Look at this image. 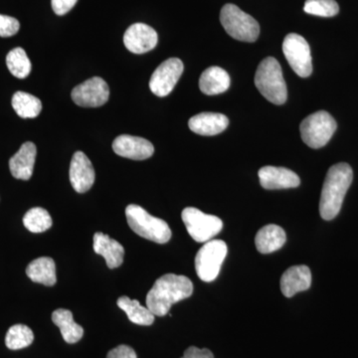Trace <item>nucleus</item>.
I'll use <instances>...</instances> for the list:
<instances>
[{
    "label": "nucleus",
    "mask_w": 358,
    "mask_h": 358,
    "mask_svg": "<svg viewBox=\"0 0 358 358\" xmlns=\"http://www.w3.org/2000/svg\"><path fill=\"white\" fill-rule=\"evenodd\" d=\"M229 120L225 115L217 113H201L192 117L188 127L193 133L200 136H216L227 129Z\"/></svg>",
    "instance_id": "obj_18"
},
{
    "label": "nucleus",
    "mask_w": 358,
    "mask_h": 358,
    "mask_svg": "<svg viewBox=\"0 0 358 358\" xmlns=\"http://www.w3.org/2000/svg\"><path fill=\"white\" fill-rule=\"evenodd\" d=\"M20 23L16 18L0 14V37L7 38L20 31Z\"/></svg>",
    "instance_id": "obj_30"
},
{
    "label": "nucleus",
    "mask_w": 358,
    "mask_h": 358,
    "mask_svg": "<svg viewBox=\"0 0 358 358\" xmlns=\"http://www.w3.org/2000/svg\"><path fill=\"white\" fill-rule=\"evenodd\" d=\"M36 145L31 141L23 143L20 150L9 160V169L14 178L29 180L36 159Z\"/></svg>",
    "instance_id": "obj_17"
},
{
    "label": "nucleus",
    "mask_w": 358,
    "mask_h": 358,
    "mask_svg": "<svg viewBox=\"0 0 358 358\" xmlns=\"http://www.w3.org/2000/svg\"><path fill=\"white\" fill-rule=\"evenodd\" d=\"M192 282L185 275L166 274L155 281L147 296V308L155 315L164 317L171 306L192 296Z\"/></svg>",
    "instance_id": "obj_1"
},
{
    "label": "nucleus",
    "mask_w": 358,
    "mask_h": 358,
    "mask_svg": "<svg viewBox=\"0 0 358 358\" xmlns=\"http://www.w3.org/2000/svg\"><path fill=\"white\" fill-rule=\"evenodd\" d=\"M282 52L292 69L298 76H310L313 72L312 55L307 40L301 35L291 33L285 37Z\"/></svg>",
    "instance_id": "obj_9"
},
{
    "label": "nucleus",
    "mask_w": 358,
    "mask_h": 358,
    "mask_svg": "<svg viewBox=\"0 0 358 358\" xmlns=\"http://www.w3.org/2000/svg\"><path fill=\"white\" fill-rule=\"evenodd\" d=\"M230 76L220 67L207 68L199 79V88L205 95L213 96L222 94L229 89Z\"/></svg>",
    "instance_id": "obj_20"
},
{
    "label": "nucleus",
    "mask_w": 358,
    "mask_h": 358,
    "mask_svg": "<svg viewBox=\"0 0 358 358\" xmlns=\"http://www.w3.org/2000/svg\"><path fill=\"white\" fill-rule=\"evenodd\" d=\"M312 285V273L306 265L294 266L282 274L280 286L286 298H292L300 292L307 291Z\"/></svg>",
    "instance_id": "obj_16"
},
{
    "label": "nucleus",
    "mask_w": 358,
    "mask_h": 358,
    "mask_svg": "<svg viewBox=\"0 0 358 358\" xmlns=\"http://www.w3.org/2000/svg\"><path fill=\"white\" fill-rule=\"evenodd\" d=\"M286 241L284 229L275 224H270L259 230L255 237L257 250L262 254L278 251L284 246Z\"/></svg>",
    "instance_id": "obj_21"
},
{
    "label": "nucleus",
    "mask_w": 358,
    "mask_h": 358,
    "mask_svg": "<svg viewBox=\"0 0 358 358\" xmlns=\"http://www.w3.org/2000/svg\"><path fill=\"white\" fill-rule=\"evenodd\" d=\"M159 42L154 28L145 23H134L129 26L124 35V43L131 53L143 54L152 50Z\"/></svg>",
    "instance_id": "obj_12"
},
{
    "label": "nucleus",
    "mask_w": 358,
    "mask_h": 358,
    "mask_svg": "<svg viewBox=\"0 0 358 358\" xmlns=\"http://www.w3.org/2000/svg\"><path fill=\"white\" fill-rule=\"evenodd\" d=\"M220 21L226 32L239 41L255 42L260 34L259 23L234 4L222 7Z\"/></svg>",
    "instance_id": "obj_5"
},
{
    "label": "nucleus",
    "mask_w": 358,
    "mask_h": 358,
    "mask_svg": "<svg viewBox=\"0 0 358 358\" xmlns=\"http://www.w3.org/2000/svg\"><path fill=\"white\" fill-rule=\"evenodd\" d=\"M71 96L80 107H101L109 100L110 89L102 78L94 77L75 87Z\"/></svg>",
    "instance_id": "obj_10"
},
{
    "label": "nucleus",
    "mask_w": 358,
    "mask_h": 358,
    "mask_svg": "<svg viewBox=\"0 0 358 358\" xmlns=\"http://www.w3.org/2000/svg\"><path fill=\"white\" fill-rule=\"evenodd\" d=\"M306 13L322 17H333L338 13V2L334 0H307L303 6Z\"/></svg>",
    "instance_id": "obj_29"
},
{
    "label": "nucleus",
    "mask_w": 358,
    "mask_h": 358,
    "mask_svg": "<svg viewBox=\"0 0 358 358\" xmlns=\"http://www.w3.org/2000/svg\"><path fill=\"white\" fill-rule=\"evenodd\" d=\"M94 251L103 256L108 268H117L124 262V249L121 243L102 232L94 235Z\"/></svg>",
    "instance_id": "obj_19"
},
{
    "label": "nucleus",
    "mask_w": 358,
    "mask_h": 358,
    "mask_svg": "<svg viewBox=\"0 0 358 358\" xmlns=\"http://www.w3.org/2000/svg\"><path fill=\"white\" fill-rule=\"evenodd\" d=\"M34 341L31 329L24 324H14L7 331L6 345L9 350H18L27 348Z\"/></svg>",
    "instance_id": "obj_27"
},
{
    "label": "nucleus",
    "mask_w": 358,
    "mask_h": 358,
    "mask_svg": "<svg viewBox=\"0 0 358 358\" xmlns=\"http://www.w3.org/2000/svg\"><path fill=\"white\" fill-rule=\"evenodd\" d=\"M70 182L78 193L89 192L95 182L96 174L91 160L82 152H75L70 164Z\"/></svg>",
    "instance_id": "obj_13"
},
{
    "label": "nucleus",
    "mask_w": 358,
    "mask_h": 358,
    "mask_svg": "<svg viewBox=\"0 0 358 358\" xmlns=\"http://www.w3.org/2000/svg\"><path fill=\"white\" fill-rule=\"evenodd\" d=\"M11 103L16 114L22 119H34L38 117L42 110L41 101L25 92H16Z\"/></svg>",
    "instance_id": "obj_25"
},
{
    "label": "nucleus",
    "mask_w": 358,
    "mask_h": 358,
    "mask_svg": "<svg viewBox=\"0 0 358 358\" xmlns=\"http://www.w3.org/2000/svg\"><path fill=\"white\" fill-rule=\"evenodd\" d=\"M78 0H51L52 9L57 15H65L76 6Z\"/></svg>",
    "instance_id": "obj_31"
},
{
    "label": "nucleus",
    "mask_w": 358,
    "mask_h": 358,
    "mask_svg": "<svg viewBox=\"0 0 358 358\" xmlns=\"http://www.w3.org/2000/svg\"><path fill=\"white\" fill-rule=\"evenodd\" d=\"M107 358H138V357L131 346L122 345L110 350Z\"/></svg>",
    "instance_id": "obj_32"
},
{
    "label": "nucleus",
    "mask_w": 358,
    "mask_h": 358,
    "mask_svg": "<svg viewBox=\"0 0 358 358\" xmlns=\"http://www.w3.org/2000/svg\"><path fill=\"white\" fill-rule=\"evenodd\" d=\"M258 176L260 185L268 190L296 188L301 185L298 174L285 167L264 166Z\"/></svg>",
    "instance_id": "obj_15"
},
{
    "label": "nucleus",
    "mask_w": 358,
    "mask_h": 358,
    "mask_svg": "<svg viewBox=\"0 0 358 358\" xmlns=\"http://www.w3.org/2000/svg\"><path fill=\"white\" fill-rule=\"evenodd\" d=\"M181 358H214L213 353L207 348L200 350L195 346H190L185 350V355Z\"/></svg>",
    "instance_id": "obj_33"
},
{
    "label": "nucleus",
    "mask_w": 358,
    "mask_h": 358,
    "mask_svg": "<svg viewBox=\"0 0 358 358\" xmlns=\"http://www.w3.org/2000/svg\"><path fill=\"white\" fill-rule=\"evenodd\" d=\"M188 234L199 243H206L222 230L223 222L217 216L209 215L194 207H187L181 213Z\"/></svg>",
    "instance_id": "obj_8"
},
{
    "label": "nucleus",
    "mask_w": 358,
    "mask_h": 358,
    "mask_svg": "<svg viewBox=\"0 0 358 358\" xmlns=\"http://www.w3.org/2000/svg\"><path fill=\"white\" fill-rule=\"evenodd\" d=\"M352 179V169L345 162L329 169L320 195V213L322 219L331 221L338 215Z\"/></svg>",
    "instance_id": "obj_2"
},
{
    "label": "nucleus",
    "mask_w": 358,
    "mask_h": 358,
    "mask_svg": "<svg viewBox=\"0 0 358 358\" xmlns=\"http://www.w3.org/2000/svg\"><path fill=\"white\" fill-rule=\"evenodd\" d=\"M6 65L9 72L18 79H25L31 72V62L24 49L20 47L13 49L7 54Z\"/></svg>",
    "instance_id": "obj_26"
},
{
    "label": "nucleus",
    "mask_w": 358,
    "mask_h": 358,
    "mask_svg": "<svg viewBox=\"0 0 358 358\" xmlns=\"http://www.w3.org/2000/svg\"><path fill=\"white\" fill-rule=\"evenodd\" d=\"M23 224L25 228L32 233L45 232L52 227V218L50 214L41 207H34L26 212L23 217Z\"/></svg>",
    "instance_id": "obj_28"
},
{
    "label": "nucleus",
    "mask_w": 358,
    "mask_h": 358,
    "mask_svg": "<svg viewBox=\"0 0 358 358\" xmlns=\"http://www.w3.org/2000/svg\"><path fill=\"white\" fill-rule=\"evenodd\" d=\"M52 322L60 329L63 338L67 343L73 345L83 338V327L73 319V313L65 308H58L52 313Z\"/></svg>",
    "instance_id": "obj_23"
},
{
    "label": "nucleus",
    "mask_w": 358,
    "mask_h": 358,
    "mask_svg": "<svg viewBox=\"0 0 358 358\" xmlns=\"http://www.w3.org/2000/svg\"><path fill=\"white\" fill-rule=\"evenodd\" d=\"M257 89L275 105H282L287 101L288 91L282 76L281 65L273 57L264 59L258 66L255 75Z\"/></svg>",
    "instance_id": "obj_3"
},
{
    "label": "nucleus",
    "mask_w": 358,
    "mask_h": 358,
    "mask_svg": "<svg viewBox=\"0 0 358 358\" xmlns=\"http://www.w3.org/2000/svg\"><path fill=\"white\" fill-rule=\"evenodd\" d=\"M26 275L32 282L45 286L52 287L57 282L55 262L49 257H41L32 261L26 268Z\"/></svg>",
    "instance_id": "obj_22"
},
{
    "label": "nucleus",
    "mask_w": 358,
    "mask_h": 358,
    "mask_svg": "<svg viewBox=\"0 0 358 358\" xmlns=\"http://www.w3.org/2000/svg\"><path fill=\"white\" fill-rule=\"evenodd\" d=\"M336 120L326 110H319L315 114L308 115L300 126L301 140L308 147L320 148L324 147L334 131H336Z\"/></svg>",
    "instance_id": "obj_6"
},
{
    "label": "nucleus",
    "mask_w": 358,
    "mask_h": 358,
    "mask_svg": "<svg viewBox=\"0 0 358 358\" xmlns=\"http://www.w3.org/2000/svg\"><path fill=\"white\" fill-rule=\"evenodd\" d=\"M227 252V245L222 240L206 242L195 257V268L199 279L207 282L214 281L218 277Z\"/></svg>",
    "instance_id": "obj_7"
},
{
    "label": "nucleus",
    "mask_w": 358,
    "mask_h": 358,
    "mask_svg": "<svg viewBox=\"0 0 358 358\" xmlns=\"http://www.w3.org/2000/svg\"><path fill=\"white\" fill-rule=\"evenodd\" d=\"M117 305L127 313L129 320L134 324L138 326H150L154 324L155 315L148 308L143 307L140 301L122 296L117 300Z\"/></svg>",
    "instance_id": "obj_24"
},
{
    "label": "nucleus",
    "mask_w": 358,
    "mask_h": 358,
    "mask_svg": "<svg viewBox=\"0 0 358 358\" xmlns=\"http://www.w3.org/2000/svg\"><path fill=\"white\" fill-rule=\"evenodd\" d=\"M126 216L131 229L141 237L159 244H166L171 240L169 224L150 215L143 207L129 204L126 208Z\"/></svg>",
    "instance_id": "obj_4"
},
{
    "label": "nucleus",
    "mask_w": 358,
    "mask_h": 358,
    "mask_svg": "<svg viewBox=\"0 0 358 358\" xmlns=\"http://www.w3.org/2000/svg\"><path fill=\"white\" fill-rule=\"evenodd\" d=\"M113 150L120 157L134 160H145L152 157L155 148L150 141L140 136L122 134L113 143Z\"/></svg>",
    "instance_id": "obj_14"
},
{
    "label": "nucleus",
    "mask_w": 358,
    "mask_h": 358,
    "mask_svg": "<svg viewBox=\"0 0 358 358\" xmlns=\"http://www.w3.org/2000/svg\"><path fill=\"white\" fill-rule=\"evenodd\" d=\"M183 69V63L178 58H171L164 61L157 68L150 78V91L157 96H169L178 84Z\"/></svg>",
    "instance_id": "obj_11"
}]
</instances>
